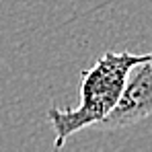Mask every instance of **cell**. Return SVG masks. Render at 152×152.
<instances>
[{"label":"cell","instance_id":"obj_1","mask_svg":"<svg viewBox=\"0 0 152 152\" xmlns=\"http://www.w3.org/2000/svg\"><path fill=\"white\" fill-rule=\"evenodd\" d=\"M146 53L132 51H105L97 64L88 68L80 80V103L74 109H58L51 107L48 111L50 126L53 127L56 140L53 152H60L68 138H72L80 129L88 126H99L103 119L117 105L126 78L138 62H142Z\"/></svg>","mask_w":152,"mask_h":152},{"label":"cell","instance_id":"obj_2","mask_svg":"<svg viewBox=\"0 0 152 152\" xmlns=\"http://www.w3.org/2000/svg\"><path fill=\"white\" fill-rule=\"evenodd\" d=\"M152 115V51L132 66L126 78L124 93L119 97L113 111L103 119L99 127L107 132H115L121 127H129Z\"/></svg>","mask_w":152,"mask_h":152}]
</instances>
